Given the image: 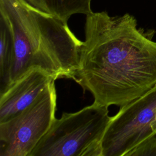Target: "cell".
Returning <instances> with one entry per match:
<instances>
[{"label":"cell","mask_w":156,"mask_h":156,"mask_svg":"<svg viewBox=\"0 0 156 156\" xmlns=\"http://www.w3.org/2000/svg\"><path fill=\"white\" fill-rule=\"evenodd\" d=\"M55 80L49 74L38 68L26 71L0 94V123L30 106Z\"/></svg>","instance_id":"cell-6"},{"label":"cell","mask_w":156,"mask_h":156,"mask_svg":"<svg viewBox=\"0 0 156 156\" xmlns=\"http://www.w3.org/2000/svg\"><path fill=\"white\" fill-rule=\"evenodd\" d=\"M54 82L30 106L0 123V156H29L48 131L55 118Z\"/></svg>","instance_id":"cell-5"},{"label":"cell","mask_w":156,"mask_h":156,"mask_svg":"<svg viewBox=\"0 0 156 156\" xmlns=\"http://www.w3.org/2000/svg\"><path fill=\"white\" fill-rule=\"evenodd\" d=\"M32 6L67 23L74 14L86 15L92 12L91 0H26Z\"/></svg>","instance_id":"cell-7"},{"label":"cell","mask_w":156,"mask_h":156,"mask_svg":"<svg viewBox=\"0 0 156 156\" xmlns=\"http://www.w3.org/2000/svg\"><path fill=\"white\" fill-rule=\"evenodd\" d=\"M155 135L156 85L111 117L102 140V156H126Z\"/></svg>","instance_id":"cell-4"},{"label":"cell","mask_w":156,"mask_h":156,"mask_svg":"<svg viewBox=\"0 0 156 156\" xmlns=\"http://www.w3.org/2000/svg\"><path fill=\"white\" fill-rule=\"evenodd\" d=\"M85 40L73 79L91 93L94 102L122 107L156 85V42L137 28L129 13L86 15Z\"/></svg>","instance_id":"cell-1"},{"label":"cell","mask_w":156,"mask_h":156,"mask_svg":"<svg viewBox=\"0 0 156 156\" xmlns=\"http://www.w3.org/2000/svg\"><path fill=\"white\" fill-rule=\"evenodd\" d=\"M13 62L14 46L11 30L5 19L0 15V94L9 86Z\"/></svg>","instance_id":"cell-8"},{"label":"cell","mask_w":156,"mask_h":156,"mask_svg":"<svg viewBox=\"0 0 156 156\" xmlns=\"http://www.w3.org/2000/svg\"><path fill=\"white\" fill-rule=\"evenodd\" d=\"M150 155H156V135L133 149L126 156Z\"/></svg>","instance_id":"cell-9"},{"label":"cell","mask_w":156,"mask_h":156,"mask_svg":"<svg viewBox=\"0 0 156 156\" xmlns=\"http://www.w3.org/2000/svg\"><path fill=\"white\" fill-rule=\"evenodd\" d=\"M0 15L8 23L13 41L9 86L33 68L43 69L55 80L73 79L82 41L67 23L26 0H0Z\"/></svg>","instance_id":"cell-2"},{"label":"cell","mask_w":156,"mask_h":156,"mask_svg":"<svg viewBox=\"0 0 156 156\" xmlns=\"http://www.w3.org/2000/svg\"><path fill=\"white\" fill-rule=\"evenodd\" d=\"M111 117L108 107L93 102L62 113L29 156H102V140Z\"/></svg>","instance_id":"cell-3"}]
</instances>
